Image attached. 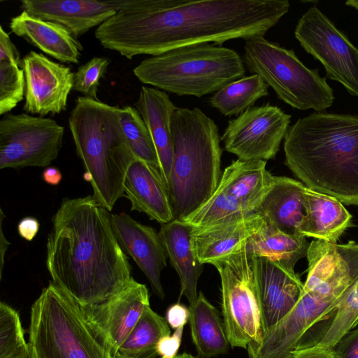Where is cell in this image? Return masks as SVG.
I'll return each instance as SVG.
<instances>
[{
  "mask_svg": "<svg viewBox=\"0 0 358 358\" xmlns=\"http://www.w3.org/2000/svg\"><path fill=\"white\" fill-rule=\"evenodd\" d=\"M358 325V278L346 290L333 319L316 343L331 348L347 332Z\"/></svg>",
  "mask_w": 358,
  "mask_h": 358,
  "instance_id": "obj_33",
  "label": "cell"
},
{
  "mask_svg": "<svg viewBox=\"0 0 358 358\" xmlns=\"http://www.w3.org/2000/svg\"><path fill=\"white\" fill-rule=\"evenodd\" d=\"M26 80L19 66L0 62V115L9 113L25 96Z\"/></svg>",
  "mask_w": 358,
  "mask_h": 358,
  "instance_id": "obj_35",
  "label": "cell"
},
{
  "mask_svg": "<svg viewBox=\"0 0 358 358\" xmlns=\"http://www.w3.org/2000/svg\"><path fill=\"white\" fill-rule=\"evenodd\" d=\"M264 224V216L257 213L210 226L192 227V241L198 260L203 265H214L241 251Z\"/></svg>",
  "mask_w": 358,
  "mask_h": 358,
  "instance_id": "obj_19",
  "label": "cell"
},
{
  "mask_svg": "<svg viewBox=\"0 0 358 358\" xmlns=\"http://www.w3.org/2000/svg\"><path fill=\"white\" fill-rule=\"evenodd\" d=\"M257 268L266 331L295 306L303 292L304 283L294 270L267 258H257Z\"/></svg>",
  "mask_w": 358,
  "mask_h": 358,
  "instance_id": "obj_20",
  "label": "cell"
},
{
  "mask_svg": "<svg viewBox=\"0 0 358 358\" xmlns=\"http://www.w3.org/2000/svg\"><path fill=\"white\" fill-rule=\"evenodd\" d=\"M31 352L18 313L0 303V358H22Z\"/></svg>",
  "mask_w": 358,
  "mask_h": 358,
  "instance_id": "obj_34",
  "label": "cell"
},
{
  "mask_svg": "<svg viewBox=\"0 0 358 358\" xmlns=\"http://www.w3.org/2000/svg\"><path fill=\"white\" fill-rule=\"evenodd\" d=\"M188 308L191 337L199 356L213 358L226 354L230 344L217 309L201 292Z\"/></svg>",
  "mask_w": 358,
  "mask_h": 358,
  "instance_id": "obj_28",
  "label": "cell"
},
{
  "mask_svg": "<svg viewBox=\"0 0 358 358\" xmlns=\"http://www.w3.org/2000/svg\"><path fill=\"white\" fill-rule=\"evenodd\" d=\"M331 349L335 358H358V328L347 332Z\"/></svg>",
  "mask_w": 358,
  "mask_h": 358,
  "instance_id": "obj_37",
  "label": "cell"
},
{
  "mask_svg": "<svg viewBox=\"0 0 358 358\" xmlns=\"http://www.w3.org/2000/svg\"><path fill=\"white\" fill-rule=\"evenodd\" d=\"M171 334L165 318L148 306L114 358H155L157 345Z\"/></svg>",
  "mask_w": 358,
  "mask_h": 358,
  "instance_id": "obj_30",
  "label": "cell"
},
{
  "mask_svg": "<svg viewBox=\"0 0 358 358\" xmlns=\"http://www.w3.org/2000/svg\"><path fill=\"white\" fill-rule=\"evenodd\" d=\"M159 358H161V357H159Z\"/></svg>",
  "mask_w": 358,
  "mask_h": 358,
  "instance_id": "obj_48",
  "label": "cell"
},
{
  "mask_svg": "<svg viewBox=\"0 0 358 358\" xmlns=\"http://www.w3.org/2000/svg\"><path fill=\"white\" fill-rule=\"evenodd\" d=\"M124 193L131 203V210L143 213L161 224L175 220L169 191L159 170L136 156L127 170Z\"/></svg>",
  "mask_w": 358,
  "mask_h": 358,
  "instance_id": "obj_22",
  "label": "cell"
},
{
  "mask_svg": "<svg viewBox=\"0 0 358 358\" xmlns=\"http://www.w3.org/2000/svg\"><path fill=\"white\" fill-rule=\"evenodd\" d=\"M291 358H335L332 349L317 343L301 345L292 353Z\"/></svg>",
  "mask_w": 358,
  "mask_h": 358,
  "instance_id": "obj_40",
  "label": "cell"
},
{
  "mask_svg": "<svg viewBox=\"0 0 358 358\" xmlns=\"http://www.w3.org/2000/svg\"><path fill=\"white\" fill-rule=\"evenodd\" d=\"M165 319L173 329L184 327L189 321V308L181 303H174L167 309Z\"/></svg>",
  "mask_w": 358,
  "mask_h": 358,
  "instance_id": "obj_41",
  "label": "cell"
},
{
  "mask_svg": "<svg viewBox=\"0 0 358 358\" xmlns=\"http://www.w3.org/2000/svg\"><path fill=\"white\" fill-rule=\"evenodd\" d=\"M306 186L294 179L275 176L274 183L257 209L266 222L279 231L302 236L300 228L305 216L303 194Z\"/></svg>",
  "mask_w": 358,
  "mask_h": 358,
  "instance_id": "obj_27",
  "label": "cell"
},
{
  "mask_svg": "<svg viewBox=\"0 0 358 358\" xmlns=\"http://www.w3.org/2000/svg\"><path fill=\"white\" fill-rule=\"evenodd\" d=\"M294 36L306 52L324 66L327 77L358 97V49L316 6L299 20Z\"/></svg>",
  "mask_w": 358,
  "mask_h": 358,
  "instance_id": "obj_11",
  "label": "cell"
},
{
  "mask_svg": "<svg viewBox=\"0 0 358 358\" xmlns=\"http://www.w3.org/2000/svg\"><path fill=\"white\" fill-rule=\"evenodd\" d=\"M308 275L303 289L343 296L358 278V243L312 241L306 255Z\"/></svg>",
  "mask_w": 358,
  "mask_h": 358,
  "instance_id": "obj_16",
  "label": "cell"
},
{
  "mask_svg": "<svg viewBox=\"0 0 358 358\" xmlns=\"http://www.w3.org/2000/svg\"><path fill=\"white\" fill-rule=\"evenodd\" d=\"M345 4L358 10V0H349L345 2Z\"/></svg>",
  "mask_w": 358,
  "mask_h": 358,
  "instance_id": "obj_45",
  "label": "cell"
},
{
  "mask_svg": "<svg viewBox=\"0 0 358 358\" xmlns=\"http://www.w3.org/2000/svg\"><path fill=\"white\" fill-rule=\"evenodd\" d=\"M290 121V115L269 103L252 106L229 120L220 141L238 159L267 161L275 158Z\"/></svg>",
  "mask_w": 358,
  "mask_h": 358,
  "instance_id": "obj_12",
  "label": "cell"
},
{
  "mask_svg": "<svg viewBox=\"0 0 358 358\" xmlns=\"http://www.w3.org/2000/svg\"><path fill=\"white\" fill-rule=\"evenodd\" d=\"M40 229L38 220L31 216H27L19 222L17 232L19 235L27 241H31L37 235Z\"/></svg>",
  "mask_w": 358,
  "mask_h": 358,
  "instance_id": "obj_42",
  "label": "cell"
},
{
  "mask_svg": "<svg viewBox=\"0 0 358 358\" xmlns=\"http://www.w3.org/2000/svg\"><path fill=\"white\" fill-rule=\"evenodd\" d=\"M266 166L264 160L234 161L222 173L215 192L245 213H258L275 180Z\"/></svg>",
  "mask_w": 358,
  "mask_h": 358,
  "instance_id": "obj_21",
  "label": "cell"
},
{
  "mask_svg": "<svg viewBox=\"0 0 358 358\" xmlns=\"http://www.w3.org/2000/svg\"><path fill=\"white\" fill-rule=\"evenodd\" d=\"M305 216L300 234L306 237L336 243L341 236L352 227V215L335 197L308 187L303 194Z\"/></svg>",
  "mask_w": 358,
  "mask_h": 358,
  "instance_id": "obj_26",
  "label": "cell"
},
{
  "mask_svg": "<svg viewBox=\"0 0 358 358\" xmlns=\"http://www.w3.org/2000/svg\"><path fill=\"white\" fill-rule=\"evenodd\" d=\"M22 358H34V357L31 351L27 356Z\"/></svg>",
  "mask_w": 358,
  "mask_h": 358,
  "instance_id": "obj_47",
  "label": "cell"
},
{
  "mask_svg": "<svg viewBox=\"0 0 358 358\" xmlns=\"http://www.w3.org/2000/svg\"><path fill=\"white\" fill-rule=\"evenodd\" d=\"M120 107L83 96L76 98L68 123L77 155L94 197L111 211L124 196L127 170L136 157L124 136Z\"/></svg>",
  "mask_w": 358,
  "mask_h": 358,
  "instance_id": "obj_4",
  "label": "cell"
},
{
  "mask_svg": "<svg viewBox=\"0 0 358 358\" xmlns=\"http://www.w3.org/2000/svg\"><path fill=\"white\" fill-rule=\"evenodd\" d=\"M0 62L10 63L22 68V59L8 33L0 27Z\"/></svg>",
  "mask_w": 358,
  "mask_h": 358,
  "instance_id": "obj_39",
  "label": "cell"
},
{
  "mask_svg": "<svg viewBox=\"0 0 358 358\" xmlns=\"http://www.w3.org/2000/svg\"><path fill=\"white\" fill-rule=\"evenodd\" d=\"M122 0H22L31 15L57 23L76 38L99 27L120 8Z\"/></svg>",
  "mask_w": 358,
  "mask_h": 358,
  "instance_id": "obj_18",
  "label": "cell"
},
{
  "mask_svg": "<svg viewBox=\"0 0 358 358\" xmlns=\"http://www.w3.org/2000/svg\"><path fill=\"white\" fill-rule=\"evenodd\" d=\"M110 59L94 57L74 72L73 90L83 96L97 99L100 81L105 77Z\"/></svg>",
  "mask_w": 358,
  "mask_h": 358,
  "instance_id": "obj_36",
  "label": "cell"
},
{
  "mask_svg": "<svg viewBox=\"0 0 358 358\" xmlns=\"http://www.w3.org/2000/svg\"><path fill=\"white\" fill-rule=\"evenodd\" d=\"M283 141L285 164L306 187L358 206V115L310 114Z\"/></svg>",
  "mask_w": 358,
  "mask_h": 358,
  "instance_id": "obj_3",
  "label": "cell"
},
{
  "mask_svg": "<svg viewBox=\"0 0 358 358\" xmlns=\"http://www.w3.org/2000/svg\"><path fill=\"white\" fill-rule=\"evenodd\" d=\"M149 306L148 289L132 278L108 299L80 308L91 326L105 340L114 358Z\"/></svg>",
  "mask_w": 358,
  "mask_h": 358,
  "instance_id": "obj_15",
  "label": "cell"
},
{
  "mask_svg": "<svg viewBox=\"0 0 358 358\" xmlns=\"http://www.w3.org/2000/svg\"><path fill=\"white\" fill-rule=\"evenodd\" d=\"M133 73L143 84L164 92L201 97L244 77L245 67L235 50L202 43L151 56Z\"/></svg>",
  "mask_w": 358,
  "mask_h": 358,
  "instance_id": "obj_6",
  "label": "cell"
},
{
  "mask_svg": "<svg viewBox=\"0 0 358 358\" xmlns=\"http://www.w3.org/2000/svg\"><path fill=\"white\" fill-rule=\"evenodd\" d=\"M9 27L16 36L59 62L79 63L83 46L63 26L22 10L11 18Z\"/></svg>",
  "mask_w": 358,
  "mask_h": 358,
  "instance_id": "obj_24",
  "label": "cell"
},
{
  "mask_svg": "<svg viewBox=\"0 0 358 358\" xmlns=\"http://www.w3.org/2000/svg\"><path fill=\"white\" fill-rule=\"evenodd\" d=\"M29 335L34 358H113L80 306L52 281L31 307Z\"/></svg>",
  "mask_w": 358,
  "mask_h": 358,
  "instance_id": "obj_7",
  "label": "cell"
},
{
  "mask_svg": "<svg viewBox=\"0 0 358 358\" xmlns=\"http://www.w3.org/2000/svg\"><path fill=\"white\" fill-rule=\"evenodd\" d=\"M119 120L125 140L133 153L138 159L159 170L150 133L138 110L131 106L120 108Z\"/></svg>",
  "mask_w": 358,
  "mask_h": 358,
  "instance_id": "obj_32",
  "label": "cell"
},
{
  "mask_svg": "<svg viewBox=\"0 0 358 358\" xmlns=\"http://www.w3.org/2000/svg\"><path fill=\"white\" fill-rule=\"evenodd\" d=\"M134 107L150 133L159 164V171L169 191L173 158L172 117L177 106L166 92L143 85Z\"/></svg>",
  "mask_w": 358,
  "mask_h": 358,
  "instance_id": "obj_23",
  "label": "cell"
},
{
  "mask_svg": "<svg viewBox=\"0 0 358 358\" xmlns=\"http://www.w3.org/2000/svg\"><path fill=\"white\" fill-rule=\"evenodd\" d=\"M268 87L259 76L252 74L222 87L210 98L209 103L224 116H238L268 96Z\"/></svg>",
  "mask_w": 358,
  "mask_h": 358,
  "instance_id": "obj_31",
  "label": "cell"
},
{
  "mask_svg": "<svg viewBox=\"0 0 358 358\" xmlns=\"http://www.w3.org/2000/svg\"><path fill=\"white\" fill-rule=\"evenodd\" d=\"M116 238L126 254L136 262L149 281L152 292L161 299L165 297L161 273L166 266V252L159 232L125 213L110 214Z\"/></svg>",
  "mask_w": 358,
  "mask_h": 358,
  "instance_id": "obj_17",
  "label": "cell"
},
{
  "mask_svg": "<svg viewBox=\"0 0 358 358\" xmlns=\"http://www.w3.org/2000/svg\"><path fill=\"white\" fill-rule=\"evenodd\" d=\"M192 227L181 220L162 224L159 231L167 257L180 282V297L189 304L198 297L197 284L203 264L197 259L192 236Z\"/></svg>",
  "mask_w": 358,
  "mask_h": 358,
  "instance_id": "obj_25",
  "label": "cell"
},
{
  "mask_svg": "<svg viewBox=\"0 0 358 358\" xmlns=\"http://www.w3.org/2000/svg\"><path fill=\"white\" fill-rule=\"evenodd\" d=\"M42 178L45 183L56 186L61 182L62 174L58 168L48 166L42 173Z\"/></svg>",
  "mask_w": 358,
  "mask_h": 358,
  "instance_id": "obj_43",
  "label": "cell"
},
{
  "mask_svg": "<svg viewBox=\"0 0 358 358\" xmlns=\"http://www.w3.org/2000/svg\"><path fill=\"white\" fill-rule=\"evenodd\" d=\"M245 67L259 76L277 97L294 108L322 112L334 101L331 87L318 69L306 66L292 50L256 36L245 41Z\"/></svg>",
  "mask_w": 358,
  "mask_h": 358,
  "instance_id": "obj_8",
  "label": "cell"
},
{
  "mask_svg": "<svg viewBox=\"0 0 358 358\" xmlns=\"http://www.w3.org/2000/svg\"><path fill=\"white\" fill-rule=\"evenodd\" d=\"M109 212L87 195L64 198L52 217L46 267L51 281L80 306L108 299L132 278Z\"/></svg>",
  "mask_w": 358,
  "mask_h": 358,
  "instance_id": "obj_2",
  "label": "cell"
},
{
  "mask_svg": "<svg viewBox=\"0 0 358 358\" xmlns=\"http://www.w3.org/2000/svg\"><path fill=\"white\" fill-rule=\"evenodd\" d=\"M174 358H198V357L196 356H194L191 354L184 352L182 354L178 355Z\"/></svg>",
  "mask_w": 358,
  "mask_h": 358,
  "instance_id": "obj_46",
  "label": "cell"
},
{
  "mask_svg": "<svg viewBox=\"0 0 358 358\" xmlns=\"http://www.w3.org/2000/svg\"><path fill=\"white\" fill-rule=\"evenodd\" d=\"M171 127L173 158L169 194L175 220H182L217 188L222 150L217 124L200 108L178 107Z\"/></svg>",
  "mask_w": 358,
  "mask_h": 358,
  "instance_id": "obj_5",
  "label": "cell"
},
{
  "mask_svg": "<svg viewBox=\"0 0 358 358\" xmlns=\"http://www.w3.org/2000/svg\"><path fill=\"white\" fill-rule=\"evenodd\" d=\"M1 276L2 273V268L3 266V262H4V255L5 252L8 248V246L10 245V243L6 240V238L4 237L3 231H2V221L3 217H4V215L2 212V210L1 209Z\"/></svg>",
  "mask_w": 358,
  "mask_h": 358,
  "instance_id": "obj_44",
  "label": "cell"
},
{
  "mask_svg": "<svg viewBox=\"0 0 358 358\" xmlns=\"http://www.w3.org/2000/svg\"><path fill=\"white\" fill-rule=\"evenodd\" d=\"M343 296L303 289L295 306L266 331L261 343L247 348L249 358H291L313 325L334 317Z\"/></svg>",
  "mask_w": 358,
  "mask_h": 358,
  "instance_id": "obj_13",
  "label": "cell"
},
{
  "mask_svg": "<svg viewBox=\"0 0 358 358\" xmlns=\"http://www.w3.org/2000/svg\"><path fill=\"white\" fill-rule=\"evenodd\" d=\"M310 243L303 236L285 234L265 220L262 228L243 248L256 258L264 257L294 270L296 263L307 255Z\"/></svg>",
  "mask_w": 358,
  "mask_h": 358,
  "instance_id": "obj_29",
  "label": "cell"
},
{
  "mask_svg": "<svg viewBox=\"0 0 358 358\" xmlns=\"http://www.w3.org/2000/svg\"><path fill=\"white\" fill-rule=\"evenodd\" d=\"M287 0H122L95 30L106 49L128 59L202 43L264 36L289 11Z\"/></svg>",
  "mask_w": 358,
  "mask_h": 358,
  "instance_id": "obj_1",
  "label": "cell"
},
{
  "mask_svg": "<svg viewBox=\"0 0 358 358\" xmlns=\"http://www.w3.org/2000/svg\"><path fill=\"white\" fill-rule=\"evenodd\" d=\"M64 127L55 120L27 113L0 120V169L48 167L62 147Z\"/></svg>",
  "mask_w": 358,
  "mask_h": 358,
  "instance_id": "obj_10",
  "label": "cell"
},
{
  "mask_svg": "<svg viewBox=\"0 0 358 358\" xmlns=\"http://www.w3.org/2000/svg\"><path fill=\"white\" fill-rule=\"evenodd\" d=\"M183 327L176 329L173 334L162 337L157 345V352L161 358H174L182 342Z\"/></svg>",
  "mask_w": 358,
  "mask_h": 358,
  "instance_id": "obj_38",
  "label": "cell"
},
{
  "mask_svg": "<svg viewBox=\"0 0 358 358\" xmlns=\"http://www.w3.org/2000/svg\"><path fill=\"white\" fill-rule=\"evenodd\" d=\"M213 266L221 280L223 322L230 345L246 350L260 343L266 327L257 258L241 249Z\"/></svg>",
  "mask_w": 358,
  "mask_h": 358,
  "instance_id": "obj_9",
  "label": "cell"
},
{
  "mask_svg": "<svg viewBox=\"0 0 358 358\" xmlns=\"http://www.w3.org/2000/svg\"><path fill=\"white\" fill-rule=\"evenodd\" d=\"M22 69L26 80L25 113L44 117L66 110L73 87L74 72L70 67L30 51L22 58Z\"/></svg>",
  "mask_w": 358,
  "mask_h": 358,
  "instance_id": "obj_14",
  "label": "cell"
}]
</instances>
